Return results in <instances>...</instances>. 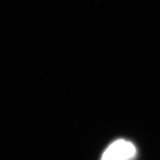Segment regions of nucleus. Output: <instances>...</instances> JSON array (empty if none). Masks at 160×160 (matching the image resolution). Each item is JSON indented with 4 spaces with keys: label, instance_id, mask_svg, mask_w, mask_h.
<instances>
[{
    "label": "nucleus",
    "instance_id": "obj_1",
    "mask_svg": "<svg viewBox=\"0 0 160 160\" xmlns=\"http://www.w3.org/2000/svg\"><path fill=\"white\" fill-rule=\"evenodd\" d=\"M135 154L136 148L133 143L124 139H119L106 149L101 160H129Z\"/></svg>",
    "mask_w": 160,
    "mask_h": 160
}]
</instances>
